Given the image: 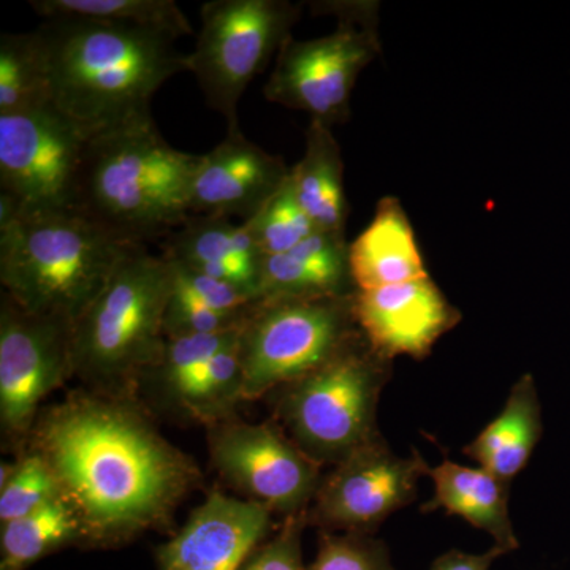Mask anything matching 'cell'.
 Instances as JSON below:
<instances>
[{
    "label": "cell",
    "mask_w": 570,
    "mask_h": 570,
    "mask_svg": "<svg viewBox=\"0 0 570 570\" xmlns=\"http://www.w3.org/2000/svg\"><path fill=\"white\" fill-rule=\"evenodd\" d=\"M340 17L336 31L313 40L285 41L266 81V100L305 111L311 121L333 127L348 118L358 75L376 58L374 7L322 3Z\"/></svg>",
    "instance_id": "9c48e42d"
},
{
    "label": "cell",
    "mask_w": 570,
    "mask_h": 570,
    "mask_svg": "<svg viewBox=\"0 0 570 570\" xmlns=\"http://www.w3.org/2000/svg\"><path fill=\"white\" fill-rule=\"evenodd\" d=\"M36 31L52 107L89 135L151 115L154 94L187 71L167 33L78 18H51Z\"/></svg>",
    "instance_id": "7a4b0ae2"
},
{
    "label": "cell",
    "mask_w": 570,
    "mask_h": 570,
    "mask_svg": "<svg viewBox=\"0 0 570 570\" xmlns=\"http://www.w3.org/2000/svg\"><path fill=\"white\" fill-rule=\"evenodd\" d=\"M28 449L50 464L92 549L165 527L202 482L193 459L159 433L132 396L71 393L40 412Z\"/></svg>",
    "instance_id": "6da1fadb"
},
{
    "label": "cell",
    "mask_w": 570,
    "mask_h": 570,
    "mask_svg": "<svg viewBox=\"0 0 570 570\" xmlns=\"http://www.w3.org/2000/svg\"><path fill=\"white\" fill-rule=\"evenodd\" d=\"M291 168L279 156L247 140L242 130H227L216 148L198 154L190 213L249 220L284 186Z\"/></svg>",
    "instance_id": "2e32d148"
},
{
    "label": "cell",
    "mask_w": 570,
    "mask_h": 570,
    "mask_svg": "<svg viewBox=\"0 0 570 570\" xmlns=\"http://www.w3.org/2000/svg\"><path fill=\"white\" fill-rule=\"evenodd\" d=\"M134 246L80 212L21 216L0 230L3 294L75 325Z\"/></svg>",
    "instance_id": "277c9868"
},
{
    "label": "cell",
    "mask_w": 570,
    "mask_h": 570,
    "mask_svg": "<svg viewBox=\"0 0 570 570\" xmlns=\"http://www.w3.org/2000/svg\"><path fill=\"white\" fill-rule=\"evenodd\" d=\"M73 324L28 313L0 299V436L2 448L28 450L41 403L73 374Z\"/></svg>",
    "instance_id": "30bf717a"
},
{
    "label": "cell",
    "mask_w": 570,
    "mask_h": 570,
    "mask_svg": "<svg viewBox=\"0 0 570 570\" xmlns=\"http://www.w3.org/2000/svg\"><path fill=\"white\" fill-rule=\"evenodd\" d=\"M426 466L415 450L403 459L384 438L374 439L322 478L307 523L326 532L374 534L390 515L417 498Z\"/></svg>",
    "instance_id": "4fadbf2b"
},
{
    "label": "cell",
    "mask_w": 570,
    "mask_h": 570,
    "mask_svg": "<svg viewBox=\"0 0 570 570\" xmlns=\"http://www.w3.org/2000/svg\"><path fill=\"white\" fill-rule=\"evenodd\" d=\"M238 341L198 367L175 393L168 406L208 428L234 419L236 406L245 401Z\"/></svg>",
    "instance_id": "cb8c5ba5"
},
{
    "label": "cell",
    "mask_w": 570,
    "mask_h": 570,
    "mask_svg": "<svg viewBox=\"0 0 570 570\" xmlns=\"http://www.w3.org/2000/svg\"><path fill=\"white\" fill-rule=\"evenodd\" d=\"M171 268L134 246L73 325V374L94 392L132 396L165 346Z\"/></svg>",
    "instance_id": "5b68a950"
},
{
    "label": "cell",
    "mask_w": 570,
    "mask_h": 570,
    "mask_svg": "<svg viewBox=\"0 0 570 570\" xmlns=\"http://www.w3.org/2000/svg\"><path fill=\"white\" fill-rule=\"evenodd\" d=\"M243 224L264 257L288 253L317 232L316 224L296 200L291 179L266 202L261 212Z\"/></svg>",
    "instance_id": "f1b7e54d"
},
{
    "label": "cell",
    "mask_w": 570,
    "mask_h": 570,
    "mask_svg": "<svg viewBox=\"0 0 570 570\" xmlns=\"http://www.w3.org/2000/svg\"><path fill=\"white\" fill-rule=\"evenodd\" d=\"M58 479L39 453L26 450L0 468V524L21 519L61 499Z\"/></svg>",
    "instance_id": "484cf974"
},
{
    "label": "cell",
    "mask_w": 570,
    "mask_h": 570,
    "mask_svg": "<svg viewBox=\"0 0 570 570\" xmlns=\"http://www.w3.org/2000/svg\"><path fill=\"white\" fill-rule=\"evenodd\" d=\"M344 165L332 127L311 121L303 159L291 168V186L296 200L317 230L344 235L347 219Z\"/></svg>",
    "instance_id": "44dd1931"
},
{
    "label": "cell",
    "mask_w": 570,
    "mask_h": 570,
    "mask_svg": "<svg viewBox=\"0 0 570 570\" xmlns=\"http://www.w3.org/2000/svg\"><path fill=\"white\" fill-rule=\"evenodd\" d=\"M356 292L351 277L335 275L292 253L264 257L258 294L277 296L351 295Z\"/></svg>",
    "instance_id": "83f0119b"
},
{
    "label": "cell",
    "mask_w": 570,
    "mask_h": 570,
    "mask_svg": "<svg viewBox=\"0 0 570 570\" xmlns=\"http://www.w3.org/2000/svg\"><path fill=\"white\" fill-rule=\"evenodd\" d=\"M197 160L165 141L153 115L92 135L77 209L130 245L167 238L193 214Z\"/></svg>",
    "instance_id": "3957f363"
},
{
    "label": "cell",
    "mask_w": 570,
    "mask_h": 570,
    "mask_svg": "<svg viewBox=\"0 0 570 570\" xmlns=\"http://www.w3.org/2000/svg\"><path fill=\"white\" fill-rule=\"evenodd\" d=\"M32 10L43 20L78 18L167 33L178 40L194 28L174 0H32Z\"/></svg>",
    "instance_id": "603a6c76"
},
{
    "label": "cell",
    "mask_w": 570,
    "mask_h": 570,
    "mask_svg": "<svg viewBox=\"0 0 570 570\" xmlns=\"http://www.w3.org/2000/svg\"><path fill=\"white\" fill-rule=\"evenodd\" d=\"M542 436V407L531 374L510 390L505 406L463 453L491 474L512 482L527 466Z\"/></svg>",
    "instance_id": "ffe728a7"
},
{
    "label": "cell",
    "mask_w": 570,
    "mask_h": 570,
    "mask_svg": "<svg viewBox=\"0 0 570 570\" xmlns=\"http://www.w3.org/2000/svg\"><path fill=\"white\" fill-rule=\"evenodd\" d=\"M164 257L202 275L249 288L258 296L264 255L245 224L190 214L164 242Z\"/></svg>",
    "instance_id": "e0dca14e"
},
{
    "label": "cell",
    "mask_w": 570,
    "mask_h": 570,
    "mask_svg": "<svg viewBox=\"0 0 570 570\" xmlns=\"http://www.w3.org/2000/svg\"><path fill=\"white\" fill-rule=\"evenodd\" d=\"M85 546V532L73 508L61 498L0 528V570H24L66 549Z\"/></svg>",
    "instance_id": "7402d4cb"
},
{
    "label": "cell",
    "mask_w": 570,
    "mask_h": 570,
    "mask_svg": "<svg viewBox=\"0 0 570 570\" xmlns=\"http://www.w3.org/2000/svg\"><path fill=\"white\" fill-rule=\"evenodd\" d=\"M242 328L216 333V335L170 337V340L165 337L163 354L156 365L145 374L141 385H151L165 404L170 403L175 393L198 367L204 366L214 355L238 341Z\"/></svg>",
    "instance_id": "4316f807"
},
{
    "label": "cell",
    "mask_w": 570,
    "mask_h": 570,
    "mask_svg": "<svg viewBox=\"0 0 570 570\" xmlns=\"http://www.w3.org/2000/svg\"><path fill=\"white\" fill-rule=\"evenodd\" d=\"M307 570H396L382 540L362 532H321L318 551Z\"/></svg>",
    "instance_id": "f546056e"
},
{
    "label": "cell",
    "mask_w": 570,
    "mask_h": 570,
    "mask_svg": "<svg viewBox=\"0 0 570 570\" xmlns=\"http://www.w3.org/2000/svg\"><path fill=\"white\" fill-rule=\"evenodd\" d=\"M356 324L367 344L385 358L406 355L425 358L461 313L430 277L356 291Z\"/></svg>",
    "instance_id": "9a60e30c"
},
{
    "label": "cell",
    "mask_w": 570,
    "mask_h": 570,
    "mask_svg": "<svg viewBox=\"0 0 570 570\" xmlns=\"http://www.w3.org/2000/svg\"><path fill=\"white\" fill-rule=\"evenodd\" d=\"M273 510L212 491L174 538L156 550L159 570H239L272 528Z\"/></svg>",
    "instance_id": "5bb4252c"
},
{
    "label": "cell",
    "mask_w": 570,
    "mask_h": 570,
    "mask_svg": "<svg viewBox=\"0 0 570 570\" xmlns=\"http://www.w3.org/2000/svg\"><path fill=\"white\" fill-rule=\"evenodd\" d=\"M307 524V512L285 517L276 534L257 547L239 570H307L302 551Z\"/></svg>",
    "instance_id": "d6a6232c"
},
{
    "label": "cell",
    "mask_w": 570,
    "mask_h": 570,
    "mask_svg": "<svg viewBox=\"0 0 570 570\" xmlns=\"http://www.w3.org/2000/svg\"><path fill=\"white\" fill-rule=\"evenodd\" d=\"M392 360L365 336L307 376L275 390V422L321 466H336L374 439Z\"/></svg>",
    "instance_id": "8992f818"
},
{
    "label": "cell",
    "mask_w": 570,
    "mask_h": 570,
    "mask_svg": "<svg viewBox=\"0 0 570 570\" xmlns=\"http://www.w3.org/2000/svg\"><path fill=\"white\" fill-rule=\"evenodd\" d=\"M351 295L261 298L239 333L245 401L325 366L363 335Z\"/></svg>",
    "instance_id": "52a82bcc"
},
{
    "label": "cell",
    "mask_w": 570,
    "mask_h": 570,
    "mask_svg": "<svg viewBox=\"0 0 570 570\" xmlns=\"http://www.w3.org/2000/svg\"><path fill=\"white\" fill-rule=\"evenodd\" d=\"M250 309L253 306L239 311L213 309V307L195 303L171 291L167 311H165L164 335L170 340V337L216 335V333L230 332V330L242 328L245 325Z\"/></svg>",
    "instance_id": "4dcf8cb0"
},
{
    "label": "cell",
    "mask_w": 570,
    "mask_h": 570,
    "mask_svg": "<svg viewBox=\"0 0 570 570\" xmlns=\"http://www.w3.org/2000/svg\"><path fill=\"white\" fill-rule=\"evenodd\" d=\"M47 61L37 31L0 36V116L50 107Z\"/></svg>",
    "instance_id": "d4e9b609"
},
{
    "label": "cell",
    "mask_w": 570,
    "mask_h": 570,
    "mask_svg": "<svg viewBox=\"0 0 570 570\" xmlns=\"http://www.w3.org/2000/svg\"><path fill=\"white\" fill-rule=\"evenodd\" d=\"M425 474L433 480L434 497L423 505L422 512L448 510L490 534L494 547L505 553L519 549L509 517L510 483L487 469L461 466L448 460L434 468L426 466Z\"/></svg>",
    "instance_id": "d6986e66"
},
{
    "label": "cell",
    "mask_w": 570,
    "mask_h": 570,
    "mask_svg": "<svg viewBox=\"0 0 570 570\" xmlns=\"http://www.w3.org/2000/svg\"><path fill=\"white\" fill-rule=\"evenodd\" d=\"M502 554H505V551L499 549V547H493V549L482 554L452 550L439 557L431 570H490L491 564Z\"/></svg>",
    "instance_id": "836d02e7"
},
{
    "label": "cell",
    "mask_w": 570,
    "mask_h": 570,
    "mask_svg": "<svg viewBox=\"0 0 570 570\" xmlns=\"http://www.w3.org/2000/svg\"><path fill=\"white\" fill-rule=\"evenodd\" d=\"M208 450L214 469L232 489L284 517L307 512L324 478L321 464L276 422L225 420L209 426Z\"/></svg>",
    "instance_id": "7c38bea8"
},
{
    "label": "cell",
    "mask_w": 570,
    "mask_h": 570,
    "mask_svg": "<svg viewBox=\"0 0 570 570\" xmlns=\"http://www.w3.org/2000/svg\"><path fill=\"white\" fill-rule=\"evenodd\" d=\"M164 257V255H163ZM165 258V257H164ZM167 261V258H165ZM171 268V291L213 309L239 311L254 306L261 296L249 288L202 275L186 266L167 261Z\"/></svg>",
    "instance_id": "1f68e13d"
},
{
    "label": "cell",
    "mask_w": 570,
    "mask_h": 570,
    "mask_svg": "<svg viewBox=\"0 0 570 570\" xmlns=\"http://www.w3.org/2000/svg\"><path fill=\"white\" fill-rule=\"evenodd\" d=\"M86 132L52 105L0 116V187L22 216L78 212Z\"/></svg>",
    "instance_id": "8fae6325"
},
{
    "label": "cell",
    "mask_w": 570,
    "mask_h": 570,
    "mask_svg": "<svg viewBox=\"0 0 570 570\" xmlns=\"http://www.w3.org/2000/svg\"><path fill=\"white\" fill-rule=\"evenodd\" d=\"M298 17V7L285 0H212L202 7L197 43L186 55L187 71L227 130L239 129L243 94L291 39Z\"/></svg>",
    "instance_id": "ba28073f"
},
{
    "label": "cell",
    "mask_w": 570,
    "mask_h": 570,
    "mask_svg": "<svg viewBox=\"0 0 570 570\" xmlns=\"http://www.w3.org/2000/svg\"><path fill=\"white\" fill-rule=\"evenodd\" d=\"M348 266L356 291L430 277L414 228L396 198L385 197L379 202L374 219L348 245Z\"/></svg>",
    "instance_id": "ac0fdd59"
}]
</instances>
